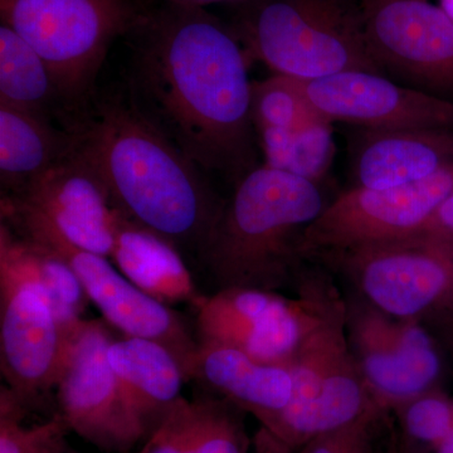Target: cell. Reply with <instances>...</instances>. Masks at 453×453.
<instances>
[{
    "label": "cell",
    "instance_id": "6da1fadb",
    "mask_svg": "<svg viewBox=\"0 0 453 453\" xmlns=\"http://www.w3.org/2000/svg\"><path fill=\"white\" fill-rule=\"evenodd\" d=\"M131 35V104L204 173L240 180L256 163L251 59L205 8L164 2Z\"/></svg>",
    "mask_w": 453,
    "mask_h": 453
},
{
    "label": "cell",
    "instance_id": "7a4b0ae2",
    "mask_svg": "<svg viewBox=\"0 0 453 453\" xmlns=\"http://www.w3.org/2000/svg\"><path fill=\"white\" fill-rule=\"evenodd\" d=\"M64 125L73 153L103 179L118 210L180 251L198 253L225 201L127 95L94 92Z\"/></svg>",
    "mask_w": 453,
    "mask_h": 453
},
{
    "label": "cell",
    "instance_id": "3957f363",
    "mask_svg": "<svg viewBox=\"0 0 453 453\" xmlns=\"http://www.w3.org/2000/svg\"><path fill=\"white\" fill-rule=\"evenodd\" d=\"M326 203L319 184L261 164L235 181L199 249L216 291L296 285L301 237Z\"/></svg>",
    "mask_w": 453,
    "mask_h": 453
},
{
    "label": "cell",
    "instance_id": "277c9868",
    "mask_svg": "<svg viewBox=\"0 0 453 453\" xmlns=\"http://www.w3.org/2000/svg\"><path fill=\"white\" fill-rule=\"evenodd\" d=\"M232 28L251 61L300 81L345 71L380 73L357 0H246ZM386 76V74H384Z\"/></svg>",
    "mask_w": 453,
    "mask_h": 453
},
{
    "label": "cell",
    "instance_id": "5b68a950",
    "mask_svg": "<svg viewBox=\"0 0 453 453\" xmlns=\"http://www.w3.org/2000/svg\"><path fill=\"white\" fill-rule=\"evenodd\" d=\"M288 368L292 378L290 402L261 427L296 451L312 438L380 410L351 353L347 301L338 288Z\"/></svg>",
    "mask_w": 453,
    "mask_h": 453
},
{
    "label": "cell",
    "instance_id": "8992f818",
    "mask_svg": "<svg viewBox=\"0 0 453 453\" xmlns=\"http://www.w3.org/2000/svg\"><path fill=\"white\" fill-rule=\"evenodd\" d=\"M0 14L44 59L71 113L94 94L110 46L140 12L130 0H0Z\"/></svg>",
    "mask_w": 453,
    "mask_h": 453
},
{
    "label": "cell",
    "instance_id": "52a82bcc",
    "mask_svg": "<svg viewBox=\"0 0 453 453\" xmlns=\"http://www.w3.org/2000/svg\"><path fill=\"white\" fill-rule=\"evenodd\" d=\"M360 296L395 319H419L453 297V241L422 234L325 259Z\"/></svg>",
    "mask_w": 453,
    "mask_h": 453
},
{
    "label": "cell",
    "instance_id": "ba28073f",
    "mask_svg": "<svg viewBox=\"0 0 453 453\" xmlns=\"http://www.w3.org/2000/svg\"><path fill=\"white\" fill-rule=\"evenodd\" d=\"M453 192V164L418 183L369 189L356 187L325 205L301 237L305 261L416 234Z\"/></svg>",
    "mask_w": 453,
    "mask_h": 453
},
{
    "label": "cell",
    "instance_id": "9c48e42d",
    "mask_svg": "<svg viewBox=\"0 0 453 453\" xmlns=\"http://www.w3.org/2000/svg\"><path fill=\"white\" fill-rule=\"evenodd\" d=\"M0 207L3 208L2 222L46 244L70 265L82 283L89 303L96 306L110 326L125 336L159 342L178 357L186 374L198 342L184 319L172 306L140 290L122 275L110 258L73 246L29 214L7 205L0 204Z\"/></svg>",
    "mask_w": 453,
    "mask_h": 453
},
{
    "label": "cell",
    "instance_id": "30bf717a",
    "mask_svg": "<svg viewBox=\"0 0 453 453\" xmlns=\"http://www.w3.org/2000/svg\"><path fill=\"white\" fill-rule=\"evenodd\" d=\"M113 339L105 320L83 319L65 338L55 389L70 431L104 451L125 452L148 432L125 401L107 359Z\"/></svg>",
    "mask_w": 453,
    "mask_h": 453
},
{
    "label": "cell",
    "instance_id": "8fae6325",
    "mask_svg": "<svg viewBox=\"0 0 453 453\" xmlns=\"http://www.w3.org/2000/svg\"><path fill=\"white\" fill-rule=\"evenodd\" d=\"M381 73L453 103V19L428 0H357Z\"/></svg>",
    "mask_w": 453,
    "mask_h": 453
},
{
    "label": "cell",
    "instance_id": "7c38bea8",
    "mask_svg": "<svg viewBox=\"0 0 453 453\" xmlns=\"http://www.w3.org/2000/svg\"><path fill=\"white\" fill-rule=\"evenodd\" d=\"M347 333L372 402L384 413L436 388L442 359L417 319H395L365 300L347 301Z\"/></svg>",
    "mask_w": 453,
    "mask_h": 453
},
{
    "label": "cell",
    "instance_id": "4fadbf2b",
    "mask_svg": "<svg viewBox=\"0 0 453 453\" xmlns=\"http://www.w3.org/2000/svg\"><path fill=\"white\" fill-rule=\"evenodd\" d=\"M65 334L29 280L0 268V369L5 386L27 405L56 388Z\"/></svg>",
    "mask_w": 453,
    "mask_h": 453
},
{
    "label": "cell",
    "instance_id": "5bb4252c",
    "mask_svg": "<svg viewBox=\"0 0 453 453\" xmlns=\"http://www.w3.org/2000/svg\"><path fill=\"white\" fill-rule=\"evenodd\" d=\"M0 204L40 219L74 247L111 257L118 208L103 179L73 150Z\"/></svg>",
    "mask_w": 453,
    "mask_h": 453
},
{
    "label": "cell",
    "instance_id": "9a60e30c",
    "mask_svg": "<svg viewBox=\"0 0 453 453\" xmlns=\"http://www.w3.org/2000/svg\"><path fill=\"white\" fill-rule=\"evenodd\" d=\"M301 82L318 112L333 124L345 122L372 130H453L451 101L384 74L345 71Z\"/></svg>",
    "mask_w": 453,
    "mask_h": 453
},
{
    "label": "cell",
    "instance_id": "2e32d148",
    "mask_svg": "<svg viewBox=\"0 0 453 453\" xmlns=\"http://www.w3.org/2000/svg\"><path fill=\"white\" fill-rule=\"evenodd\" d=\"M186 377L211 395L251 413L259 423L283 410L292 395L288 366L258 362L240 349L219 342H198Z\"/></svg>",
    "mask_w": 453,
    "mask_h": 453
},
{
    "label": "cell",
    "instance_id": "e0dca14e",
    "mask_svg": "<svg viewBox=\"0 0 453 453\" xmlns=\"http://www.w3.org/2000/svg\"><path fill=\"white\" fill-rule=\"evenodd\" d=\"M354 151L357 187L418 183L453 164V130L365 129Z\"/></svg>",
    "mask_w": 453,
    "mask_h": 453
},
{
    "label": "cell",
    "instance_id": "ac0fdd59",
    "mask_svg": "<svg viewBox=\"0 0 453 453\" xmlns=\"http://www.w3.org/2000/svg\"><path fill=\"white\" fill-rule=\"evenodd\" d=\"M290 297L276 291L223 288L196 306V342H219L261 360L275 344Z\"/></svg>",
    "mask_w": 453,
    "mask_h": 453
},
{
    "label": "cell",
    "instance_id": "d6986e66",
    "mask_svg": "<svg viewBox=\"0 0 453 453\" xmlns=\"http://www.w3.org/2000/svg\"><path fill=\"white\" fill-rule=\"evenodd\" d=\"M112 264L140 290L172 306L193 309L204 295L196 288L180 250L165 237L139 225L118 210Z\"/></svg>",
    "mask_w": 453,
    "mask_h": 453
},
{
    "label": "cell",
    "instance_id": "ffe728a7",
    "mask_svg": "<svg viewBox=\"0 0 453 453\" xmlns=\"http://www.w3.org/2000/svg\"><path fill=\"white\" fill-rule=\"evenodd\" d=\"M125 401L149 434L181 398L186 374L178 357L153 340L122 336L107 350Z\"/></svg>",
    "mask_w": 453,
    "mask_h": 453
},
{
    "label": "cell",
    "instance_id": "44dd1931",
    "mask_svg": "<svg viewBox=\"0 0 453 453\" xmlns=\"http://www.w3.org/2000/svg\"><path fill=\"white\" fill-rule=\"evenodd\" d=\"M0 268L29 280L43 295L67 338L83 320L89 299L70 265L46 244L0 222Z\"/></svg>",
    "mask_w": 453,
    "mask_h": 453
},
{
    "label": "cell",
    "instance_id": "7402d4cb",
    "mask_svg": "<svg viewBox=\"0 0 453 453\" xmlns=\"http://www.w3.org/2000/svg\"><path fill=\"white\" fill-rule=\"evenodd\" d=\"M73 150L65 129L50 119L0 105V184L2 196L22 192L33 180L64 160Z\"/></svg>",
    "mask_w": 453,
    "mask_h": 453
},
{
    "label": "cell",
    "instance_id": "603a6c76",
    "mask_svg": "<svg viewBox=\"0 0 453 453\" xmlns=\"http://www.w3.org/2000/svg\"><path fill=\"white\" fill-rule=\"evenodd\" d=\"M0 105L46 119L59 113L64 122L70 113L44 59L5 25L0 27Z\"/></svg>",
    "mask_w": 453,
    "mask_h": 453
},
{
    "label": "cell",
    "instance_id": "cb8c5ba5",
    "mask_svg": "<svg viewBox=\"0 0 453 453\" xmlns=\"http://www.w3.org/2000/svg\"><path fill=\"white\" fill-rule=\"evenodd\" d=\"M251 115L255 129L296 131L326 120L312 105L303 82L282 74L252 83Z\"/></svg>",
    "mask_w": 453,
    "mask_h": 453
},
{
    "label": "cell",
    "instance_id": "d4e9b609",
    "mask_svg": "<svg viewBox=\"0 0 453 453\" xmlns=\"http://www.w3.org/2000/svg\"><path fill=\"white\" fill-rule=\"evenodd\" d=\"M27 405L5 384L0 388V453H58L70 428L57 413L42 425L23 426Z\"/></svg>",
    "mask_w": 453,
    "mask_h": 453
},
{
    "label": "cell",
    "instance_id": "484cf974",
    "mask_svg": "<svg viewBox=\"0 0 453 453\" xmlns=\"http://www.w3.org/2000/svg\"><path fill=\"white\" fill-rule=\"evenodd\" d=\"M199 426L192 453H250L244 411L216 395L202 396Z\"/></svg>",
    "mask_w": 453,
    "mask_h": 453
},
{
    "label": "cell",
    "instance_id": "4316f807",
    "mask_svg": "<svg viewBox=\"0 0 453 453\" xmlns=\"http://www.w3.org/2000/svg\"><path fill=\"white\" fill-rule=\"evenodd\" d=\"M395 412L405 436L431 449L453 431V398L438 387L399 405Z\"/></svg>",
    "mask_w": 453,
    "mask_h": 453
},
{
    "label": "cell",
    "instance_id": "83f0119b",
    "mask_svg": "<svg viewBox=\"0 0 453 453\" xmlns=\"http://www.w3.org/2000/svg\"><path fill=\"white\" fill-rule=\"evenodd\" d=\"M335 154L333 122L321 120L292 131V142L283 172L319 184Z\"/></svg>",
    "mask_w": 453,
    "mask_h": 453
},
{
    "label": "cell",
    "instance_id": "f1b7e54d",
    "mask_svg": "<svg viewBox=\"0 0 453 453\" xmlns=\"http://www.w3.org/2000/svg\"><path fill=\"white\" fill-rule=\"evenodd\" d=\"M198 426V401L181 396L146 438L140 453H192Z\"/></svg>",
    "mask_w": 453,
    "mask_h": 453
},
{
    "label": "cell",
    "instance_id": "f546056e",
    "mask_svg": "<svg viewBox=\"0 0 453 453\" xmlns=\"http://www.w3.org/2000/svg\"><path fill=\"white\" fill-rule=\"evenodd\" d=\"M384 414L369 411L356 421L312 438L296 453H372L375 426Z\"/></svg>",
    "mask_w": 453,
    "mask_h": 453
},
{
    "label": "cell",
    "instance_id": "4dcf8cb0",
    "mask_svg": "<svg viewBox=\"0 0 453 453\" xmlns=\"http://www.w3.org/2000/svg\"><path fill=\"white\" fill-rule=\"evenodd\" d=\"M416 234L453 241V192L441 203L440 207Z\"/></svg>",
    "mask_w": 453,
    "mask_h": 453
},
{
    "label": "cell",
    "instance_id": "1f68e13d",
    "mask_svg": "<svg viewBox=\"0 0 453 453\" xmlns=\"http://www.w3.org/2000/svg\"><path fill=\"white\" fill-rule=\"evenodd\" d=\"M253 453H296L281 440L273 436L266 428L261 427L253 437Z\"/></svg>",
    "mask_w": 453,
    "mask_h": 453
},
{
    "label": "cell",
    "instance_id": "d6a6232c",
    "mask_svg": "<svg viewBox=\"0 0 453 453\" xmlns=\"http://www.w3.org/2000/svg\"><path fill=\"white\" fill-rule=\"evenodd\" d=\"M166 3H173V4L189 5V7L205 8L211 4H219V3H229V4H240V3L246 2V0H164Z\"/></svg>",
    "mask_w": 453,
    "mask_h": 453
},
{
    "label": "cell",
    "instance_id": "836d02e7",
    "mask_svg": "<svg viewBox=\"0 0 453 453\" xmlns=\"http://www.w3.org/2000/svg\"><path fill=\"white\" fill-rule=\"evenodd\" d=\"M434 453H453V431L440 443L432 449Z\"/></svg>",
    "mask_w": 453,
    "mask_h": 453
},
{
    "label": "cell",
    "instance_id": "e575fe53",
    "mask_svg": "<svg viewBox=\"0 0 453 453\" xmlns=\"http://www.w3.org/2000/svg\"><path fill=\"white\" fill-rule=\"evenodd\" d=\"M440 7L453 19V0H440Z\"/></svg>",
    "mask_w": 453,
    "mask_h": 453
},
{
    "label": "cell",
    "instance_id": "d590c367",
    "mask_svg": "<svg viewBox=\"0 0 453 453\" xmlns=\"http://www.w3.org/2000/svg\"><path fill=\"white\" fill-rule=\"evenodd\" d=\"M384 453H404L402 451L401 447H399L398 442H396L395 438H393L392 442H390V446L388 449H387Z\"/></svg>",
    "mask_w": 453,
    "mask_h": 453
},
{
    "label": "cell",
    "instance_id": "8d00e7d4",
    "mask_svg": "<svg viewBox=\"0 0 453 453\" xmlns=\"http://www.w3.org/2000/svg\"><path fill=\"white\" fill-rule=\"evenodd\" d=\"M58 453H76V452L71 451V449H68V446H67V447H65V449H62V451L58 452Z\"/></svg>",
    "mask_w": 453,
    "mask_h": 453
}]
</instances>
